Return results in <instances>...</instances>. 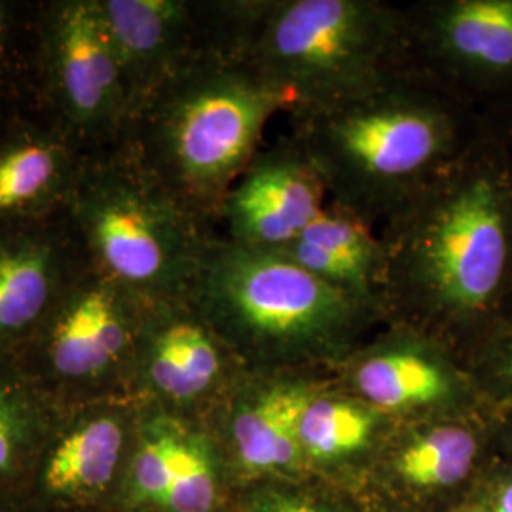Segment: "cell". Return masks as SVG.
Here are the masks:
<instances>
[{
	"label": "cell",
	"instance_id": "cell-1",
	"mask_svg": "<svg viewBox=\"0 0 512 512\" xmlns=\"http://www.w3.org/2000/svg\"><path fill=\"white\" fill-rule=\"evenodd\" d=\"M387 325L423 332L459 359L512 300V150L490 122L378 230Z\"/></svg>",
	"mask_w": 512,
	"mask_h": 512
},
{
	"label": "cell",
	"instance_id": "cell-2",
	"mask_svg": "<svg viewBox=\"0 0 512 512\" xmlns=\"http://www.w3.org/2000/svg\"><path fill=\"white\" fill-rule=\"evenodd\" d=\"M287 116L289 135L310 158L327 203L376 230L459 158L488 122L406 73Z\"/></svg>",
	"mask_w": 512,
	"mask_h": 512
},
{
	"label": "cell",
	"instance_id": "cell-3",
	"mask_svg": "<svg viewBox=\"0 0 512 512\" xmlns=\"http://www.w3.org/2000/svg\"><path fill=\"white\" fill-rule=\"evenodd\" d=\"M190 300L253 372L342 365L384 306L310 274L277 251L211 243Z\"/></svg>",
	"mask_w": 512,
	"mask_h": 512
},
{
	"label": "cell",
	"instance_id": "cell-4",
	"mask_svg": "<svg viewBox=\"0 0 512 512\" xmlns=\"http://www.w3.org/2000/svg\"><path fill=\"white\" fill-rule=\"evenodd\" d=\"M279 112H287L283 93L249 55L209 52L148 95L122 143L184 207L219 230L230 190Z\"/></svg>",
	"mask_w": 512,
	"mask_h": 512
},
{
	"label": "cell",
	"instance_id": "cell-5",
	"mask_svg": "<svg viewBox=\"0 0 512 512\" xmlns=\"http://www.w3.org/2000/svg\"><path fill=\"white\" fill-rule=\"evenodd\" d=\"M65 219L93 268L147 302L190 298L220 236L124 143L86 156Z\"/></svg>",
	"mask_w": 512,
	"mask_h": 512
},
{
	"label": "cell",
	"instance_id": "cell-6",
	"mask_svg": "<svg viewBox=\"0 0 512 512\" xmlns=\"http://www.w3.org/2000/svg\"><path fill=\"white\" fill-rule=\"evenodd\" d=\"M249 57L285 114L332 105L404 73L403 4L272 0Z\"/></svg>",
	"mask_w": 512,
	"mask_h": 512
},
{
	"label": "cell",
	"instance_id": "cell-7",
	"mask_svg": "<svg viewBox=\"0 0 512 512\" xmlns=\"http://www.w3.org/2000/svg\"><path fill=\"white\" fill-rule=\"evenodd\" d=\"M42 114L92 154L124 141L133 114L128 78L97 0H55L35 27Z\"/></svg>",
	"mask_w": 512,
	"mask_h": 512
},
{
	"label": "cell",
	"instance_id": "cell-8",
	"mask_svg": "<svg viewBox=\"0 0 512 512\" xmlns=\"http://www.w3.org/2000/svg\"><path fill=\"white\" fill-rule=\"evenodd\" d=\"M404 73L494 120L512 112V0L403 4Z\"/></svg>",
	"mask_w": 512,
	"mask_h": 512
},
{
	"label": "cell",
	"instance_id": "cell-9",
	"mask_svg": "<svg viewBox=\"0 0 512 512\" xmlns=\"http://www.w3.org/2000/svg\"><path fill=\"white\" fill-rule=\"evenodd\" d=\"M147 304L84 260L23 351L35 355L40 378L57 387L99 389L124 376L133 380Z\"/></svg>",
	"mask_w": 512,
	"mask_h": 512
},
{
	"label": "cell",
	"instance_id": "cell-10",
	"mask_svg": "<svg viewBox=\"0 0 512 512\" xmlns=\"http://www.w3.org/2000/svg\"><path fill=\"white\" fill-rule=\"evenodd\" d=\"M387 327L376 344L355 349L340 365L346 393L387 418H444L488 408L452 349L418 330Z\"/></svg>",
	"mask_w": 512,
	"mask_h": 512
},
{
	"label": "cell",
	"instance_id": "cell-11",
	"mask_svg": "<svg viewBox=\"0 0 512 512\" xmlns=\"http://www.w3.org/2000/svg\"><path fill=\"white\" fill-rule=\"evenodd\" d=\"M247 366L190 298L148 302L133 382L169 412L224 401Z\"/></svg>",
	"mask_w": 512,
	"mask_h": 512
},
{
	"label": "cell",
	"instance_id": "cell-12",
	"mask_svg": "<svg viewBox=\"0 0 512 512\" xmlns=\"http://www.w3.org/2000/svg\"><path fill=\"white\" fill-rule=\"evenodd\" d=\"M327 207V190L289 133L260 148L230 190L220 226L238 245L275 251L298 238Z\"/></svg>",
	"mask_w": 512,
	"mask_h": 512
},
{
	"label": "cell",
	"instance_id": "cell-13",
	"mask_svg": "<svg viewBox=\"0 0 512 512\" xmlns=\"http://www.w3.org/2000/svg\"><path fill=\"white\" fill-rule=\"evenodd\" d=\"M84 260L65 213L0 226V355L33 340Z\"/></svg>",
	"mask_w": 512,
	"mask_h": 512
},
{
	"label": "cell",
	"instance_id": "cell-14",
	"mask_svg": "<svg viewBox=\"0 0 512 512\" xmlns=\"http://www.w3.org/2000/svg\"><path fill=\"white\" fill-rule=\"evenodd\" d=\"M86 156L44 114L0 120V226L65 213Z\"/></svg>",
	"mask_w": 512,
	"mask_h": 512
},
{
	"label": "cell",
	"instance_id": "cell-15",
	"mask_svg": "<svg viewBox=\"0 0 512 512\" xmlns=\"http://www.w3.org/2000/svg\"><path fill=\"white\" fill-rule=\"evenodd\" d=\"M325 385L306 372L247 370L220 403L239 463L253 473H272L298 463L300 418Z\"/></svg>",
	"mask_w": 512,
	"mask_h": 512
},
{
	"label": "cell",
	"instance_id": "cell-16",
	"mask_svg": "<svg viewBox=\"0 0 512 512\" xmlns=\"http://www.w3.org/2000/svg\"><path fill=\"white\" fill-rule=\"evenodd\" d=\"M503 420L490 408L429 418L410 429L397 452V473L421 490H450L475 475L486 437L499 431Z\"/></svg>",
	"mask_w": 512,
	"mask_h": 512
},
{
	"label": "cell",
	"instance_id": "cell-17",
	"mask_svg": "<svg viewBox=\"0 0 512 512\" xmlns=\"http://www.w3.org/2000/svg\"><path fill=\"white\" fill-rule=\"evenodd\" d=\"M128 414L103 406L86 412L61 435L46 467V486L63 495L97 494L109 486L128 439Z\"/></svg>",
	"mask_w": 512,
	"mask_h": 512
},
{
	"label": "cell",
	"instance_id": "cell-18",
	"mask_svg": "<svg viewBox=\"0 0 512 512\" xmlns=\"http://www.w3.org/2000/svg\"><path fill=\"white\" fill-rule=\"evenodd\" d=\"M389 418L344 389H319L300 418L302 456L338 461L365 452Z\"/></svg>",
	"mask_w": 512,
	"mask_h": 512
},
{
	"label": "cell",
	"instance_id": "cell-19",
	"mask_svg": "<svg viewBox=\"0 0 512 512\" xmlns=\"http://www.w3.org/2000/svg\"><path fill=\"white\" fill-rule=\"evenodd\" d=\"M215 501L217 478L209 442L202 431L186 423L164 507L169 512H211Z\"/></svg>",
	"mask_w": 512,
	"mask_h": 512
},
{
	"label": "cell",
	"instance_id": "cell-20",
	"mask_svg": "<svg viewBox=\"0 0 512 512\" xmlns=\"http://www.w3.org/2000/svg\"><path fill=\"white\" fill-rule=\"evenodd\" d=\"M480 399L501 420H512V325H503L465 359Z\"/></svg>",
	"mask_w": 512,
	"mask_h": 512
},
{
	"label": "cell",
	"instance_id": "cell-21",
	"mask_svg": "<svg viewBox=\"0 0 512 512\" xmlns=\"http://www.w3.org/2000/svg\"><path fill=\"white\" fill-rule=\"evenodd\" d=\"M6 372L0 366V471L10 467L40 418L33 389Z\"/></svg>",
	"mask_w": 512,
	"mask_h": 512
},
{
	"label": "cell",
	"instance_id": "cell-22",
	"mask_svg": "<svg viewBox=\"0 0 512 512\" xmlns=\"http://www.w3.org/2000/svg\"><path fill=\"white\" fill-rule=\"evenodd\" d=\"M492 480V486L480 494L484 505L490 512H512V467L497 473Z\"/></svg>",
	"mask_w": 512,
	"mask_h": 512
},
{
	"label": "cell",
	"instance_id": "cell-23",
	"mask_svg": "<svg viewBox=\"0 0 512 512\" xmlns=\"http://www.w3.org/2000/svg\"><path fill=\"white\" fill-rule=\"evenodd\" d=\"M255 512H325V509L304 495L275 494L266 497Z\"/></svg>",
	"mask_w": 512,
	"mask_h": 512
},
{
	"label": "cell",
	"instance_id": "cell-24",
	"mask_svg": "<svg viewBox=\"0 0 512 512\" xmlns=\"http://www.w3.org/2000/svg\"><path fill=\"white\" fill-rule=\"evenodd\" d=\"M10 35H12V18H10V8H8V4L0 2V69H2L4 59H6V55H8Z\"/></svg>",
	"mask_w": 512,
	"mask_h": 512
},
{
	"label": "cell",
	"instance_id": "cell-25",
	"mask_svg": "<svg viewBox=\"0 0 512 512\" xmlns=\"http://www.w3.org/2000/svg\"><path fill=\"white\" fill-rule=\"evenodd\" d=\"M495 131L501 135V139L509 145L512 150V112H507L503 116H497L494 120H488Z\"/></svg>",
	"mask_w": 512,
	"mask_h": 512
},
{
	"label": "cell",
	"instance_id": "cell-26",
	"mask_svg": "<svg viewBox=\"0 0 512 512\" xmlns=\"http://www.w3.org/2000/svg\"><path fill=\"white\" fill-rule=\"evenodd\" d=\"M499 435H501V439L505 442V448H507L509 454H511L512 463V420H503L501 429H499Z\"/></svg>",
	"mask_w": 512,
	"mask_h": 512
},
{
	"label": "cell",
	"instance_id": "cell-27",
	"mask_svg": "<svg viewBox=\"0 0 512 512\" xmlns=\"http://www.w3.org/2000/svg\"><path fill=\"white\" fill-rule=\"evenodd\" d=\"M458 512H490L488 511V507L484 505V501H482V497H478L476 501L473 503H467L465 507H461Z\"/></svg>",
	"mask_w": 512,
	"mask_h": 512
},
{
	"label": "cell",
	"instance_id": "cell-28",
	"mask_svg": "<svg viewBox=\"0 0 512 512\" xmlns=\"http://www.w3.org/2000/svg\"><path fill=\"white\" fill-rule=\"evenodd\" d=\"M505 325H512V300L511 306H509V311H507V319H505Z\"/></svg>",
	"mask_w": 512,
	"mask_h": 512
}]
</instances>
